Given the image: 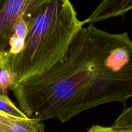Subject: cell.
I'll return each mask as SVG.
<instances>
[{
	"mask_svg": "<svg viewBox=\"0 0 132 132\" xmlns=\"http://www.w3.org/2000/svg\"><path fill=\"white\" fill-rule=\"evenodd\" d=\"M94 54L90 24L79 32L63 62L11 88L19 109L32 119H58L94 77Z\"/></svg>",
	"mask_w": 132,
	"mask_h": 132,
	"instance_id": "obj_1",
	"label": "cell"
},
{
	"mask_svg": "<svg viewBox=\"0 0 132 132\" xmlns=\"http://www.w3.org/2000/svg\"><path fill=\"white\" fill-rule=\"evenodd\" d=\"M82 27L69 0H53L39 8L29 21L23 50L10 65L15 76L10 88L63 62Z\"/></svg>",
	"mask_w": 132,
	"mask_h": 132,
	"instance_id": "obj_2",
	"label": "cell"
},
{
	"mask_svg": "<svg viewBox=\"0 0 132 132\" xmlns=\"http://www.w3.org/2000/svg\"><path fill=\"white\" fill-rule=\"evenodd\" d=\"M91 24L94 77L61 113L58 119L61 122L101 104L118 102L126 106L132 97V40L128 33H110Z\"/></svg>",
	"mask_w": 132,
	"mask_h": 132,
	"instance_id": "obj_3",
	"label": "cell"
},
{
	"mask_svg": "<svg viewBox=\"0 0 132 132\" xmlns=\"http://www.w3.org/2000/svg\"><path fill=\"white\" fill-rule=\"evenodd\" d=\"M53 0H0V43L8 41L19 18L30 20L36 10Z\"/></svg>",
	"mask_w": 132,
	"mask_h": 132,
	"instance_id": "obj_4",
	"label": "cell"
},
{
	"mask_svg": "<svg viewBox=\"0 0 132 132\" xmlns=\"http://www.w3.org/2000/svg\"><path fill=\"white\" fill-rule=\"evenodd\" d=\"M132 10V0H102L91 15L82 21L83 25L123 15Z\"/></svg>",
	"mask_w": 132,
	"mask_h": 132,
	"instance_id": "obj_5",
	"label": "cell"
},
{
	"mask_svg": "<svg viewBox=\"0 0 132 132\" xmlns=\"http://www.w3.org/2000/svg\"><path fill=\"white\" fill-rule=\"evenodd\" d=\"M43 121L15 117L0 111V132H44Z\"/></svg>",
	"mask_w": 132,
	"mask_h": 132,
	"instance_id": "obj_6",
	"label": "cell"
},
{
	"mask_svg": "<svg viewBox=\"0 0 132 132\" xmlns=\"http://www.w3.org/2000/svg\"><path fill=\"white\" fill-rule=\"evenodd\" d=\"M0 111L15 117L21 118L28 117L9 97L3 94H0Z\"/></svg>",
	"mask_w": 132,
	"mask_h": 132,
	"instance_id": "obj_7",
	"label": "cell"
},
{
	"mask_svg": "<svg viewBox=\"0 0 132 132\" xmlns=\"http://www.w3.org/2000/svg\"><path fill=\"white\" fill-rule=\"evenodd\" d=\"M113 130L132 129V106L125 108L112 126Z\"/></svg>",
	"mask_w": 132,
	"mask_h": 132,
	"instance_id": "obj_8",
	"label": "cell"
},
{
	"mask_svg": "<svg viewBox=\"0 0 132 132\" xmlns=\"http://www.w3.org/2000/svg\"><path fill=\"white\" fill-rule=\"evenodd\" d=\"M15 76L9 70H0V90L2 94L5 95V90L7 88L11 87L14 82Z\"/></svg>",
	"mask_w": 132,
	"mask_h": 132,
	"instance_id": "obj_9",
	"label": "cell"
},
{
	"mask_svg": "<svg viewBox=\"0 0 132 132\" xmlns=\"http://www.w3.org/2000/svg\"><path fill=\"white\" fill-rule=\"evenodd\" d=\"M86 132H114L112 126H103L100 125H94L88 130Z\"/></svg>",
	"mask_w": 132,
	"mask_h": 132,
	"instance_id": "obj_10",
	"label": "cell"
},
{
	"mask_svg": "<svg viewBox=\"0 0 132 132\" xmlns=\"http://www.w3.org/2000/svg\"><path fill=\"white\" fill-rule=\"evenodd\" d=\"M114 132H132V129H125V130H115Z\"/></svg>",
	"mask_w": 132,
	"mask_h": 132,
	"instance_id": "obj_11",
	"label": "cell"
}]
</instances>
